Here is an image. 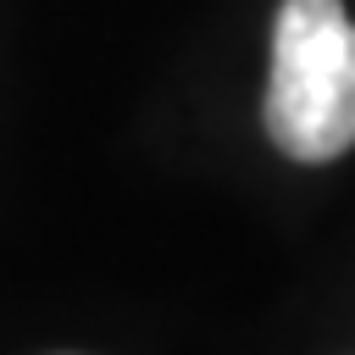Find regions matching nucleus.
Segmentation results:
<instances>
[{"instance_id":"nucleus-1","label":"nucleus","mask_w":355,"mask_h":355,"mask_svg":"<svg viewBox=\"0 0 355 355\" xmlns=\"http://www.w3.org/2000/svg\"><path fill=\"white\" fill-rule=\"evenodd\" d=\"M266 133L294 161H333L355 144V22L338 0H283L272 28Z\"/></svg>"}]
</instances>
